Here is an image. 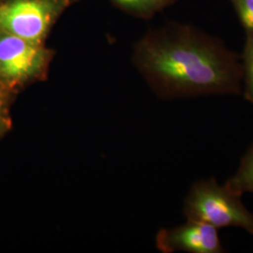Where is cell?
I'll return each mask as SVG.
<instances>
[{"label": "cell", "instance_id": "10", "mask_svg": "<svg viewBox=\"0 0 253 253\" xmlns=\"http://www.w3.org/2000/svg\"><path fill=\"white\" fill-rule=\"evenodd\" d=\"M0 1H1V0H0Z\"/></svg>", "mask_w": 253, "mask_h": 253}, {"label": "cell", "instance_id": "2", "mask_svg": "<svg viewBox=\"0 0 253 253\" xmlns=\"http://www.w3.org/2000/svg\"><path fill=\"white\" fill-rule=\"evenodd\" d=\"M242 195L215 178L197 181L186 200L185 212L190 219L219 228H241L253 235V213L246 208Z\"/></svg>", "mask_w": 253, "mask_h": 253}, {"label": "cell", "instance_id": "3", "mask_svg": "<svg viewBox=\"0 0 253 253\" xmlns=\"http://www.w3.org/2000/svg\"><path fill=\"white\" fill-rule=\"evenodd\" d=\"M73 0L0 1V30L42 43L50 29Z\"/></svg>", "mask_w": 253, "mask_h": 253}, {"label": "cell", "instance_id": "8", "mask_svg": "<svg viewBox=\"0 0 253 253\" xmlns=\"http://www.w3.org/2000/svg\"><path fill=\"white\" fill-rule=\"evenodd\" d=\"M243 69L245 100L253 104V38H247L244 53L241 55Z\"/></svg>", "mask_w": 253, "mask_h": 253}, {"label": "cell", "instance_id": "1", "mask_svg": "<svg viewBox=\"0 0 253 253\" xmlns=\"http://www.w3.org/2000/svg\"><path fill=\"white\" fill-rule=\"evenodd\" d=\"M136 60L154 85L169 95H240L243 90L241 55L191 26L173 24L150 32L137 46Z\"/></svg>", "mask_w": 253, "mask_h": 253}, {"label": "cell", "instance_id": "9", "mask_svg": "<svg viewBox=\"0 0 253 253\" xmlns=\"http://www.w3.org/2000/svg\"><path fill=\"white\" fill-rule=\"evenodd\" d=\"M244 27L247 38H253V0H231Z\"/></svg>", "mask_w": 253, "mask_h": 253}, {"label": "cell", "instance_id": "6", "mask_svg": "<svg viewBox=\"0 0 253 253\" xmlns=\"http://www.w3.org/2000/svg\"><path fill=\"white\" fill-rule=\"evenodd\" d=\"M225 185L241 195L245 192L253 193V144L241 159L236 172Z\"/></svg>", "mask_w": 253, "mask_h": 253}, {"label": "cell", "instance_id": "4", "mask_svg": "<svg viewBox=\"0 0 253 253\" xmlns=\"http://www.w3.org/2000/svg\"><path fill=\"white\" fill-rule=\"evenodd\" d=\"M49 52L42 43L0 30V76L9 83L27 81L42 73Z\"/></svg>", "mask_w": 253, "mask_h": 253}, {"label": "cell", "instance_id": "5", "mask_svg": "<svg viewBox=\"0 0 253 253\" xmlns=\"http://www.w3.org/2000/svg\"><path fill=\"white\" fill-rule=\"evenodd\" d=\"M217 228L207 222L190 219L189 221L161 236L163 249L191 253H222Z\"/></svg>", "mask_w": 253, "mask_h": 253}, {"label": "cell", "instance_id": "7", "mask_svg": "<svg viewBox=\"0 0 253 253\" xmlns=\"http://www.w3.org/2000/svg\"><path fill=\"white\" fill-rule=\"evenodd\" d=\"M119 9L138 17L148 18L174 0H111Z\"/></svg>", "mask_w": 253, "mask_h": 253}]
</instances>
